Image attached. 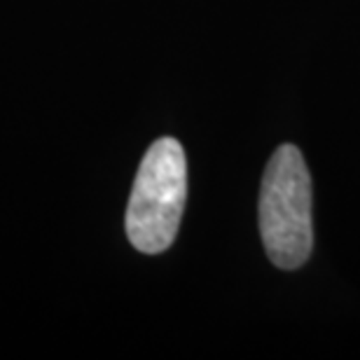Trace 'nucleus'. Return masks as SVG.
Instances as JSON below:
<instances>
[{"label": "nucleus", "instance_id": "2", "mask_svg": "<svg viewBox=\"0 0 360 360\" xmlns=\"http://www.w3.org/2000/svg\"><path fill=\"white\" fill-rule=\"evenodd\" d=\"M187 199V162L176 139L148 148L127 206V236L146 255L164 253L174 243Z\"/></svg>", "mask_w": 360, "mask_h": 360}, {"label": "nucleus", "instance_id": "1", "mask_svg": "<svg viewBox=\"0 0 360 360\" xmlns=\"http://www.w3.org/2000/svg\"><path fill=\"white\" fill-rule=\"evenodd\" d=\"M260 234L267 257L281 269H297L311 255V176L290 143L278 146L264 169Z\"/></svg>", "mask_w": 360, "mask_h": 360}]
</instances>
